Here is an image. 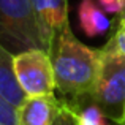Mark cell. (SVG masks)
Instances as JSON below:
<instances>
[{
  "mask_svg": "<svg viewBox=\"0 0 125 125\" xmlns=\"http://www.w3.org/2000/svg\"><path fill=\"white\" fill-rule=\"evenodd\" d=\"M13 57L14 54H11L5 46L0 44V95L13 106L19 108L27 98V95L24 94L16 79Z\"/></svg>",
  "mask_w": 125,
  "mask_h": 125,
  "instance_id": "52a82bcc",
  "label": "cell"
},
{
  "mask_svg": "<svg viewBox=\"0 0 125 125\" xmlns=\"http://www.w3.org/2000/svg\"><path fill=\"white\" fill-rule=\"evenodd\" d=\"M46 49L51 54L54 38L68 24V0H32Z\"/></svg>",
  "mask_w": 125,
  "mask_h": 125,
  "instance_id": "5b68a950",
  "label": "cell"
},
{
  "mask_svg": "<svg viewBox=\"0 0 125 125\" xmlns=\"http://www.w3.org/2000/svg\"><path fill=\"white\" fill-rule=\"evenodd\" d=\"M89 97L109 120L122 122L125 116V55L108 43L101 48L97 83Z\"/></svg>",
  "mask_w": 125,
  "mask_h": 125,
  "instance_id": "3957f363",
  "label": "cell"
},
{
  "mask_svg": "<svg viewBox=\"0 0 125 125\" xmlns=\"http://www.w3.org/2000/svg\"><path fill=\"white\" fill-rule=\"evenodd\" d=\"M13 68L16 79L27 97L54 95V67L51 54L48 51L35 48L14 54Z\"/></svg>",
  "mask_w": 125,
  "mask_h": 125,
  "instance_id": "277c9868",
  "label": "cell"
},
{
  "mask_svg": "<svg viewBox=\"0 0 125 125\" xmlns=\"http://www.w3.org/2000/svg\"><path fill=\"white\" fill-rule=\"evenodd\" d=\"M117 19L119 21H125V0H124V5H122V11L117 14Z\"/></svg>",
  "mask_w": 125,
  "mask_h": 125,
  "instance_id": "5bb4252c",
  "label": "cell"
},
{
  "mask_svg": "<svg viewBox=\"0 0 125 125\" xmlns=\"http://www.w3.org/2000/svg\"><path fill=\"white\" fill-rule=\"evenodd\" d=\"M98 5L109 14H119L122 11V5L124 0H97Z\"/></svg>",
  "mask_w": 125,
  "mask_h": 125,
  "instance_id": "4fadbf2b",
  "label": "cell"
},
{
  "mask_svg": "<svg viewBox=\"0 0 125 125\" xmlns=\"http://www.w3.org/2000/svg\"><path fill=\"white\" fill-rule=\"evenodd\" d=\"M0 125H18V108L0 95Z\"/></svg>",
  "mask_w": 125,
  "mask_h": 125,
  "instance_id": "8fae6325",
  "label": "cell"
},
{
  "mask_svg": "<svg viewBox=\"0 0 125 125\" xmlns=\"http://www.w3.org/2000/svg\"><path fill=\"white\" fill-rule=\"evenodd\" d=\"M119 125H125V116H124V119H122V122H120Z\"/></svg>",
  "mask_w": 125,
  "mask_h": 125,
  "instance_id": "9a60e30c",
  "label": "cell"
},
{
  "mask_svg": "<svg viewBox=\"0 0 125 125\" xmlns=\"http://www.w3.org/2000/svg\"><path fill=\"white\" fill-rule=\"evenodd\" d=\"M0 44L11 54L35 48L48 51L32 0H0Z\"/></svg>",
  "mask_w": 125,
  "mask_h": 125,
  "instance_id": "7a4b0ae2",
  "label": "cell"
},
{
  "mask_svg": "<svg viewBox=\"0 0 125 125\" xmlns=\"http://www.w3.org/2000/svg\"><path fill=\"white\" fill-rule=\"evenodd\" d=\"M55 89L67 100L87 97L97 83L101 48H90L74 37L70 22L55 35L51 49Z\"/></svg>",
  "mask_w": 125,
  "mask_h": 125,
  "instance_id": "6da1fadb",
  "label": "cell"
},
{
  "mask_svg": "<svg viewBox=\"0 0 125 125\" xmlns=\"http://www.w3.org/2000/svg\"><path fill=\"white\" fill-rule=\"evenodd\" d=\"M52 125H76L73 109H71V106L68 104V101L65 100V98L62 100L60 109H59V113H57V116H55Z\"/></svg>",
  "mask_w": 125,
  "mask_h": 125,
  "instance_id": "7c38bea8",
  "label": "cell"
},
{
  "mask_svg": "<svg viewBox=\"0 0 125 125\" xmlns=\"http://www.w3.org/2000/svg\"><path fill=\"white\" fill-rule=\"evenodd\" d=\"M67 100V98H65ZM74 114L76 125H108V117L103 111L90 100V97H81L74 100H67Z\"/></svg>",
  "mask_w": 125,
  "mask_h": 125,
  "instance_id": "9c48e42d",
  "label": "cell"
},
{
  "mask_svg": "<svg viewBox=\"0 0 125 125\" xmlns=\"http://www.w3.org/2000/svg\"><path fill=\"white\" fill-rule=\"evenodd\" d=\"M60 103L54 95L27 97L18 108V125H52Z\"/></svg>",
  "mask_w": 125,
  "mask_h": 125,
  "instance_id": "8992f818",
  "label": "cell"
},
{
  "mask_svg": "<svg viewBox=\"0 0 125 125\" xmlns=\"http://www.w3.org/2000/svg\"><path fill=\"white\" fill-rule=\"evenodd\" d=\"M78 21L81 30L89 38L101 37L111 29L106 11L100 8L97 0H81L78 6Z\"/></svg>",
  "mask_w": 125,
  "mask_h": 125,
  "instance_id": "ba28073f",
  "label": "cell"
},
{
  "mask_svg": "<svg viewBox=\"0 0 125 125\" xmlns=\"http://www.w3.org/2000/svg\"><path fill=\"white\" fill-rule=\"evenodd\" d=\"M108 44H111L119 54L125 55V21H119L117 19L116 27L113 29L109 40L106 41Z\"/></svg>",
  "mask_w": 125,
  "mask_h": 125,
  "instance_id": "30bf717a",
  "label": "cell"
}]
</instances>
